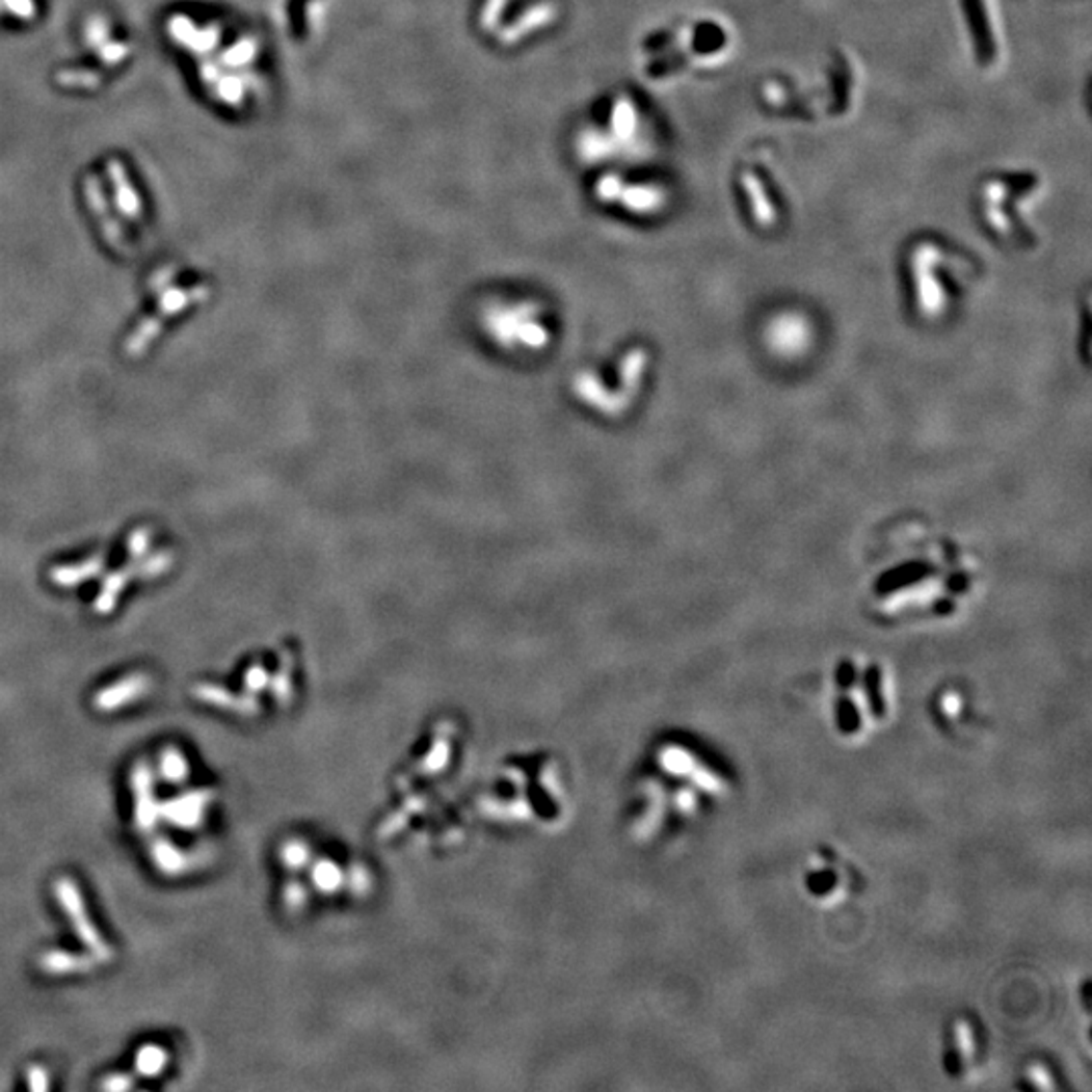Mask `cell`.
I'll return each instance as SVG.
<instances>
[{"instance_id":"7c38bea8","label":"cell","mask_w":1092,"mask_h":1092,"mask_svg":"<svg viewBox=\"0 0 1092 1092\" xmlns=\"http://www.w3.org/2000/svg\"><path fill=\"white\" fill-rule=\"evenodd\" d=\"M108 177L112 181L117 209L122 211V215H126L130 221L140 219V215H142V198L134 189V185H132V181L128 177V170H126L122 160H117V158L108 160Z\"/></svg>"},{"instance_id":"3957f363","label":"cell","mask_w":1092,"mask_h":1092,"mask_svg":"<svg viewBox=\"0 0 1092 1092\" xmlns=\"http://www.w3.org/2000/svg\"><path fill=\"white\" fill-rule=\"evenodd\" d=\"M565 771L551 754L512 756L480 793L482 820L504 828L544 829L568 809Z\"/></svg>"},{"instance_id":"9c48e42d","label":"cell","mask_w":1092,"mask_h":1092,"mask_svg":"<svg viewBox=\"0 0 1092 1092\" xmlns=\"http://www.w3.org/2000/svg\"><path fill=\"white\" fill-rule=\"evenodd\" d=\"M840 684L842 692L835 707L837 730L842 735L860 737L886 715L884 690H874L882 684V674L872 670L864 680H860L850 668V674H840Z\"/></svg>"},{"instance_id":"ba28073f","label":"cell","mask_w":1092,"mask_h":1092,"mask_svg":"<svg viewBox=\"0 0 1092 1092\" xmlns=\"http://www.w3.org/2000/svg\"><path fill=\"white\" fill-rule=\"evenodd\" d=\"M967 49L983 72H993L1006 51L1004 23L997 0H955Z\"/></svg>"},{"instance_id":"5bb4252c","label":"cell","mask_w":1092,"mask_h":1092,"mask_svg":"<svg viewBox=\"0 0 1092 1092\" xmlns=\"http://www.w3.org/2000/svg\"><path fill=\"white\" fill-rule=\"evenodd\" d=\"M126 55H128V45H124V43H110V45L102 51V61H104V65L113 68V65H117V63H122V61L126 59Z\"/></svg>"},{"instance_id":"6da1fadb","label":"cell","mask_w":1092,"mask_h":1092,"mask_svg":"<svg viewBox=\"0 0 1092 1092\" xmlns=\"http://www.w3.org/2000/svg\"><path fill=\"white\" fill-rule=\"evenodd\" d=\"M279 862L294 874L284 888V904L298 916L310 910H361L380 888L371 858L335 833L303 831L288 837L279 846Z\"/></svg>"},{"instance_id":"7a4b0ae2","label":"cell","mask_w":1092,"mask_h":1092,"mask_svg":"<svg viewBox=\"0 0 1092 1092\" xmlns=\"http://www.w3.org/2000/svg\"><path fill=\"white\" fill-rule=\"evenodd\" d=\"M724 788L715 767L678 739L658 741L634 779L628 826L640 842L664 835V828L686 824L702 799Z\"/></svg>"},{"instance_id":"52a82bcc","label":"cell","mask_w":1092,"mask_h":1092,"mask_svg":"<svg viewBox=\"0 0 1092 1092\" xmlns=\"http://www.w3.org/2000/svg\"><path fill=\"white\" fill-rule=\"evenodd\" d=\"M906 273L912 298L925 310H935L961 290L971 265L967 258L939 237H918L906 249Z\"/></svg>"},{"instance_id":"277c9868","label":"cell","mask_w":1092,"mask_h":1092,"mask_svg":"<svg viewBox=\"0 0 1092 1092\" xmlns=\"http://www.w3.org/2000/svg\"><path fill=\"white\" fill-rule=\"evenodd\" d=\"M862 76L848 51H833L822 74L767 76L758 85V102L767 112L797 122H833L848 117L858 104Z\"/></svg>"},{"instance_id":"30bf717a","label":"cell","mask_w":1092,"mask_h":1092,"mask_svg":"<svg viewBox=\"0 0 1092 1092\" xmlns=\"http://www.w3.org/2000/svg\"><path fill=\"white\" fill-rule=\"evenodd\" d=\"M981 1058V1032L971 1017H955L944 1032L942 1062L951 1078L971 1072Z\"/></svg>"},{"instance_id":"9a60e30c","label":"cell","mask_w":1092,"mask_h":1092,"mask_svg":"<svg viewBox=\"0 0 1092 1092\" xmlns=\"http://www.w3.org/2000/svg\"><path fill=\"white\" fill-rule=\"evenodd\" d=\"M8 4H10V8L17 10L19 15H31V12H33V10H31L33 4H31L29 0H8Z\"/></svg>"},{"instance_id":"8992f818","label":"cell","mask_w":1092,"mask_h":1092,"mask_svg":"<svg viewBox=\"0 0 1092 1092\" xmlns=\"http://www.w3.org/2000/svg\"><path fill=\"white\" fill-rule=\"evenodd\" d=\"M730 190L743 219L758 235H775L792 219V192L773 152L753 149L735 164Z\"/></svg>"},{"instance_id":"5b68a950","label":"cell","mask_w":1092,"mask_h":1092,"mask_svg":"<svg viewBox=\"0 0 1092 1092\" xmlns=\"http://www.w3.org/2000/svg\"><path fill=\"white\" fill-rule=\"evenodd\" d=\"M1044 190V181L1034 170H995L981 179L974 192L980 223L997 243L1028 249L1038 241L1030 209Z\"/></svg>"},{"instance_id":"4fadbf2b","label":"cell","mask_w":1092,"mask_h":1092,"mask_svg":"<svg viewBox=\"0 0 1092 1092\" xmlns=\"http://www.w3.org/2000/svg\"><path fill=\"white\" fill-rule=\"evenodd\" d=\"M104 76L98 70H61L57 72L55 81L61 87H81V89H96L102 83Z\"/></svg>"},{"instance_id":"8fae6325","label":"cell","mask_w":1092,"mask_h":1092,"mask_svg":"<svg viewBox=\"0 0 1092 1092\" xmlns=\"http://www.w3.org/2000/svg\"><path fill=\"white\" fill-rule=\"evenodd\" d=\"M83 196H85L87 209L98 219V225L102 229L104 239L108 241V245L112 247L115 254H128L130 251V241L126 237V231L115 223L112 211L108 207V198H106V192H104V187H102V181H100V177L96 172H87L85 175V179H83Z\"/></svg>"}]
</instances>
